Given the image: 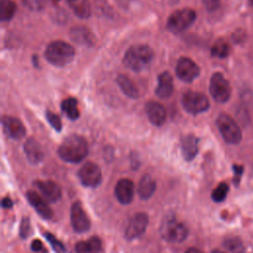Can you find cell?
Wrapping results in <instances>:
<instances>
[{
    "mask_svg": "<svg viewBox=\"0 0 253 253\" xmlns=\"http://www.w3.org/2000/svg\"><path fill=\"white\" fill-rule=\"evenodd\" d=\"M59 157L71 163H78L82 161L88 154L87 141L80 135H68L59 145L57 149Z\"/></svg>",
    "mask_w": 253,
    "mask_h": 253,
    "instance_id": "1",
    "label": "cell"
},
{
    "mask_svg": "<svg viewBox=\"0 0 253 253\" xmlns=\"http://www.w3.org/2000/svg\"><path fill=\"white\" fill-rule=\"evenodd\" d=\"M153 59L152 49L145 44L130 46L124 56V63L133 71H140L150 64Z\"/></svg>",
    "mask_w": 253,
    "mask_h": 253,
    "instance_id": "2",
    "label": "cell"
},
{
    "mask_svg": "<svg viewBox=\"0 0 253 253\" xmlns=\"http://www.w3.org/2000/svg\"><path fill=\"white\" fill-rule=\"evenodd\" d=\"M75 51L72 45L62 41L50 42L44 51L45 59L52 65L64 66L70 63L74 57Z\"/></svg>",
    "mask_w": 253,
    "mask_h": 253,
    "instance_id": "3",
    "label": "cell"
},
{
    "mask_svg": "<svg viewBox=\"0 0 253 253\" xmlns=\"http://www.w3.org/2000/svg\"><path fill=\"white\" fill-rule=\"evenodd\" d=\"M162 237L170 242H182L188 236V228L182 222L178 221L175 215L165 216L160 226Z\"/></svg>",
    "mask_w": 253,
    "mask_h": 253,
    "instance_id": "4",
    "label": "cell"
},
{
    "mask_svg": "<svg viewBox=\"0 0 253 253\" xmlns=\"http://www.w3.org/2000/svg\"><path fill=\"white\" fill-rule=\"evenodd\" d=\"M216 126L223 139L230 144H237L242 138V132L235 121L226 114H220L216 119Z\"/></svg>",
    "mask_w": 253,
    "mask_h": 253,
    "instance_id": "5",
    "label": "cell"
},
{
    "mask_svg": "<svg viewBox=\"0 0 253 253\" xmlns=\"http://www.w3.org/2000/svg\"><path fill=\"white\" fill-rule=\"evenodd\" d=\"M196 12L190 8H183L174 11L168 18L167 29L175 34H179L188 29L196 20Z\"/></svg>",
    "mask_w": 253,
    "mask_h": 253,
    "instance_id": "6",
    "label": "cell"
},
{
    "mask_svg": "<svg viewBox=\"0 0 253 253\" xmlns=\"http://www.w3.org/2000/svg\"><path fill=\"white\" fill-rule=\"evenodd\" d=\"M181 102L184 110L193 115L206 112L210 107L208 97L205 94L196 91H188L184 93Z\"/></svg>",
    "mask_w": 253,
    "mask_h": 253,
    "instance_id": "7",
    "label": "cell"
},
{
    "mask_svg": "<svg viewBox=\"0 0 253 253\" xmlns=\"http://www.w3.org/2000/svg\"><path fill=\"white\" fill-rule=\"evenodd\" d=\"M210 93L218 103H225L231 94V88L227 79L220 73L215 72L210 81Z\"/></svg>",
    "mask_w": 253,
    "mask_h": 253,
    "instance_id": "8",
    "label": "cell"
},
{
    "mask_svg": "<svg viewBox=\"0 0 253 253\" xmlns=\"http://www.w3.org/2000/svg\"><path fill=\"white\" fill-rule=\"evenodd\" d=\"M78 177L84 186L95 188L102 181V172L97 164L93 162H86L79 169Z\"/></svg>",
    "mask_w": 253,
    "mask_h": 253,
    "instance_id": "9",
    "label": "cell"
},
{
    "mask_svg": "<svg viewBox=\"0 0 253 253\" xmlns=\"http://www.w3.org/2000/svg\"><path fill=\"white\" fill-rule=\"evenodd\" d=\"M148 216L145 212L135 213L128 221V224L126 227L125 236L128 240L135 239L141 236L147 227Z\"/></svg>",
    "mask_w": 253,
    "mask_h": 253,
    "instance_id": "10",
    "label": "cell"
},
{
    "mask_svg": "<svg viewBox=\"0 0 253 253\" xmlns=\"http://www.w3.org/2000/svg\"><path fill=\"white\" fill-rule=\"evenodd\" d=\"M70 220L73 229L82 233L90 228V219L79 202L72 204L70 209Z\"/></svg>",
    "mask_w": 253,
    "mask_h": 253,
    "instance_id": "11",
    "label": "cell"
},
{
    "mask_svg": "<svg viewBox=\"0 0 253 253\" xmlns=\"http://www.w3.org/2000/svg\"><path fill=\"white\" fill-rule=\"evenodd\" d=\"M176 74L181 80L185 82H192L199 76L200 67L191 58L181 57L177 62Z\"/></svg>",
    "mask_w": 253,
    "mask_h": 253,
    "instance_id": "12",
    "label": "cell"
},
{
    "mask_svg": "<svg viewBox=\"0 0 253 253\" xmlns=\"http://www.w3.org/2000/svg\"><path fill=\"white\" fill-rule=\"evenodd\" d=\"M35 186L49 203H55L61 198V189L58 184L50 180H39L35 182Z\"/></svg>",
    "mask_w": 253,
    "mask_h": 253,
    "instance_id": "13",
    "label": "cell"
},
{
    "mask_svg": "<svg viewBox=\"0 0 253 253\" xmlns=\"http://www.w3.org/2000/svg\"><path fill=\"white\" fill-rule=\"evenodd\" d=\"M27 199L31 206L35 209V211L42 217L45 219H50L53 215L52 210L50 207L47 205L46 200L42 198L37 192L35 191H28L27 192Z\"/></svg>",
    "mask_w": 253,
    "mask_h": 253,
    "instance_id": "14",
    "label": "cell"
},
{
    "mask_svg": "<svg viewBox=\"0 0 253 253\" xmlns=\"http://www.w3.org/2000/svg\"><path fill=\"white\" fill-rule=\"evenodd\" d=\"M115 195L117 200L123 204V205H127L129 204L134 195V186L131 180L123 178L118 181L116 188H115Z\"/></svg>",
    "mask_w": 253,
    "mask_h": 253,
    "instance_id": "15",
    "label": "cell"
},
{
    "mask_svg": "<svg viewBox=\"0 0 253 253\" xmlns=\"http://www.w3.org/2000/svg\"><path fill=\"white\" fill-rule=\"evenodd\" d=\"M2 125L7 135L13 139H21L26 133L24 125L17 118L4 116L2 118Z\"/></svg>",
    "mask_w": 253,
    "mask_h": 253,
    "instance_id": "16",
    "label": "cell"
},
{
    "mask_svg": "<svg viewBox=\"0 0 253 253\" xmlns=\"http://www.w3.org/2000/svg\"><path fill=\"white\" fill-rule=\"evenodd\" d=\"M145 112L148 120L155 126H161L166 120V111L164 107L154 101H150L145 105Z\"/></svg>",
    "mask_w": 253,
    "mask_h": 253,
    "instance_id": "17",
    "label": "cell"
},
{
    "mask_svg": "<svg viewBox=\"0 0 253 253\" xmlns=\"http://www.w3.org/2000/svg\"><path fill=\"white\" fill-rule=\"evenodd\" d=\"M174 90L173 78L168 71H164L158 76V85L155 89V94L159 98H168L172 95Z\"/></svg>",
    "mask_w": 253,
    "mask_h": 253,
    "instance_id": "18",
    "label": "cell"
},
{
    "mask_svg": "<svg viewBox=\"0 0 253 253\" xmlns=\"http://www.w3.org/2000/svg\"><path fill=\"white\" fill-rule=\"evenodd\" d=\"M198 138L194 134L190 133L184 135L181 138V151L182 155L187 161H191L198 153Z\"/></svg>",
    "mask_w": 253,
    "mask_h": 253,
    "instance_id": "19",
    "label": "cell"
},
{
    "mask_svg": "<svg viewBox=\"0 0 253 253\" xmlns=\"http://www.w3.org/2000/svg\"><path fill=\"white\" fill-rule=\"evenodd\" d=\"M24 150H25V153L27 155V158L33 164H37L42 159L43 153H42V150L41 148V145L34 138H29L25 142Z\"/></svg>",
    "mask_w": 253,
    "mask_h": 253,
    "instance_id": "20",
    "label": "cell"
},
{
    "mask_svg": "<svg viewBox=\"0 0 253 253\" xmlns=\"http://www.w3.org/2000/svg\"><path fill=\"white\" fill-rule=\"evenodd\" d=\"M71 39L80 44L84 45H94L95 38L93 34L85 27H75L70 31Z\"/></svg>",
    "mask_w": 253,
    "mask_h": 253,
    "instance_id": "21",
    "label": "cell"
},
{
    "mask_svg": "<svg viewBox=\"0 0 253 253\" xmlns=\"http://www.w3.org/2000/svg\"><path fill=\"white\" fill-rule=\"evenodd\" d=\"M156 182L154 178L148 174L141 177L138 183V194L143 200L149 199L155 192Z\"/></svg>",
    "mask_w": 253,
    "mask_h": 253,
    "instance_id": "22",
    "label": "cell"
},
{
    "mask_svg": "<svg viewBox=\"0 0 253 253\" xmlns=\"http://www.w3.org/2000/svg\"><path fill=\"white\" fill-rule=\"evenodd\" d=\"M117 83L119 85V87L121 88V90L128 97L130 98H137L138 97V90L136 88V86L134 85L133 81L131 79H129L127 76L121 74L117 77Z\"/></svg>",
    "mask_w": 253,
    "mask_h": 253,
    "instance_id": "23",
    "label": "cell"
},
{
    "mask_svg": "<svg viewBox=\"0 0 253 253\" xmlns=\"http://www.w3.org/2000/svg\"><path fill=\"white\" fill-rule=\"evenodd\" d=\"M78 102L75 98H67L61 102V110L70 120L79 118V110L77 108Z\"/></svg>",
    "mask_w": 253,
    "mask_h": 253,
    "instance_id": "24",
    "label": "cell"
},
{
    "mask_svg": "<svg viewBox=\"0 0 253 253\" xmlns=\"http://www.w3.org/2000/svg\"><path fill=\"white\" fill-rule=\"evenodd\" d=\"M17 10L16 3L13 0H1L0 18L2 21H9L13 18Z\"/></svg>",
    "mask_w": 253,
    "mask_h": 253,
    "instance_id": "25",
    "label": "cell"
},
{
    "mask_svg": "<svg viewBox=\"0 0 253 253\" xmlns=\"http://www.w3.org/2000/svg\"><path fill=\"white\" fill-rule=\"evenodd\" d=\"M230 52L229 44L222 39L217 40L211 47V55L218 58H225Z\"/></svg>",
    "mask_w": 253,
    "mask_h": 253,
    "instance_id": "26",
    "label": "cell"
},
{
    "mask_svg": "<svg viewBox=\"0 0 253 253\" xmlns=\"http://www.w3.org/2000/svg\"><path fill=\"white\" fill-rule=\"evenodd\" d=\"M223 244L230 253H243V245L238 237H229L224 240Z\"/></svg>",
    "mask_w": 253,
    "mask_h": 253,
    "instance_id": "27",
    "label": "cell"
},
{
    "mask_svg": "<svg viewBox=\"0 0 253 253\" xmlns=\"http://www.w3.org/2000/svg\"><path fill=\"white\" fill-rule=\"evenodd\" d=\"M228 193V185L226 183L218 184L211 193V199L214 202H222Z\"/></svg>",
    "mask_w": 253,
    "mask_h": 253,
    "instance_id": "28",
    "label": "cell"
},
{
    "mask_svg": "<svg viewBox=\"0 0 253 253\" xmlns=\"http://www.w3.org/2000/svg\"><path fill=\"white\" fill-rule=\"evenodd\" d=\"M45 118H46L47 122L49 123V125H50L55 130H57V131H60V130H61V127H62V126H61V121H60V118H59L56 114L52 113L51 111H46V112H45Z\"/></svg>",
    "mask_w": 253,
    "mask_h": 253,
    "instance_id": "29",
    "label": "cell"
},
{
    "mask_svg": "<svg viewBox=\"0 0 253 253\" xmlns=\"http://www.w3.org/2000/svg\"><path fill=\"white\" fill-rule=\"evenodd\" d=\"M89 253H100L102 250V241L98 236H92L87 240Z\"/></svg>",
    "mask_w": 253,
    "mask_h": 253,
    "instance_id": "30",
    "label": "cell"
},
{
    "mask_svg": "<svg viewBox=\"0 0 253 253\" xmlns=\"http://www.w3.org/2000/svg\"><path fill=\"white\" fill-rule=\"evenodd\" d=\"M44 237L46 238V240L50 243L51 247H52L56 252H58V253L64 252V250H65L64 245H63L55 236H53V235H52L51 233H49V232H45V233H44Z\"/></svg>",
    "mask_w": 253,
    "mask_h": 253,
    "instance_id": "31",
    "label": "cell"
},
{
    "mask_svg": "<svg viewBox=\"0 0 253 253\" xmlns=\"http://www.w3.org/2000/svg\"><path fill=\"white\" fill-rule=\"evenodd\" d=\"M31 233V224L28 217H23L20 224V235L22 238L29 237Z\"/></svg>",
    "mask_w": 253,
    "mask_h": 253,
    "instance_id": "32",
    "label": "cell"
},
{
    "mask_svg": "<svg viewBox=\"0 0 253 253\" xmlns=\"http://www.w3.org/2000/svg\"><path fill=\"white\" fill-rule=\"evenodd\" d=\"M74 11H75L76 15H78L79 17H88L90 14L89 5H88V3H85V2H82L79 5H77L74 8Z\"/></svg>",
    "mask_w": 253,
    "mask_h": 253,
    "instance_id": "33",
    "label": "cell"
},
{
    "mask_svg": "<svg viewBox=\"0 0 253 253\" xmlns=\"http://www.w3.org/2000/svg\"><path fill=\"white\" fill-rule=\"evenodd\" d=\"M220 0H203V3L208 11L212 12L215 11L219 6Z\"/></svg>",
    "mask_w": 253,
    "mask_h": 253,
    "instance_id": "34",
    "label": "cell"
},
{
    "mask_svg": "<svg viewBox=\"0 0 253 253\" xmlns=\"http://www.w3.org/2000/svg\"><path fill=\"white\" fill-rule=\"evenodd\" d=\"M75 252L76 253H89L87 241H79L75 245Z\"/></svg>",
    "mask_w": 253,
    "mask_h": 253,
    "instance_id": "35",
    "label": "cell"
},
{
    "mask_svg": "<svg viewBox=\"0 0 253 253\" xmlns=\"http://www.w3.org/2000/svg\"><path fill=\"white\" fill-rule=\"evenodd\" d=\"M31 249L35 252H39L42 249V242L40 239H34L31 243Z\"/></svg>",
    "mask_w": 253,
    "mask_h": 253,
    "instance_id": "36",
    "label": "cell"
},
{
    "mask_svg": "<svg viewBox=\"0 0 253 253\" xmlns=\"http://www.w3.org/2000/svg\"><path fill=\"white\" fill-rule=\"evenodd\" d=\"M233 171H234V174H235V177H234V181L235 183H238L241 175H242V166L240 165H234L233 166Z\"/></svg>",
    "mask_w": 253,
    "mask_h": 253,
    "instance_id": "37",
    "label": "cell"
},
{
    "mask_svg": "<svg viewBox=\"0 0 253 253\" xmlns=\"http://www.w3.org/2000/svg\"><path fill=\"white\" fill-rule=\"evenodd\" d=\"M12 206H13V202H12V200H11L10 198L6 197V198H4V199L2 200V207H3V208H5V209H10V208H12Z\"/></svg>",
    "mask_w": 253,
    "mask_h": 253,
    "instance_id": "38",
    "label": "cell"
},
{
    "mask_svg": "<svg viewBox=\"0 0 253 253\" xmlns=\"http://www.w3.org/2000/svg\"><path fill=\"white\" fill-rule=\"evenodd\" d=\"M185 253H203L201 250H199V249H197V248H194V247H192V248H189V249H187L186 251H185Z\"/></svg>",
    "mask_w": 253,
    "mask_h": 253,
    "instance_id": "39",
    "label": "cell"
},
{
    "mask_svg": "<svg viewBox=\"0 0 253 253\" xmlns=\"http://www.w3.org/2000/svg\"><path fill=\"white\" fill-rule=\"evenodd\" d=\"M211 253H225V252H223V251H220V250H217V249H215V250H213Z\"/></svg>",
    "mask_w": 253,
    "mask_h": 253,
    "instance_id": "40",
    "label": "cell"
},
{
    "mask_svg": "<svg viewBox=\"0 0 253 253\" xmlns=\"http://www.w3.org/2000/svg\"><path fill=\"white\" fill-rule=\"evenodd\" d=\"M67 1H68V2H70V3H71V2H73V1H76V0H67Z\"/></svg>",
    "mask_w": 253,
    "mask_h": 253,
    "instance_id": "41",
    "label": "cell"
},
{
    "mask_svg": "<svg viewBox=\"0 0 253 253\" xmlns=\"http://www.w3.org/2000/svg\"><path fill=\"white\" fill-rule=\"evenodd\" d=\"M250 3H251V5L253 6V0H250Z\"/></svg>",
    "mask_w": 253,
    "mask_h": 253,
    "instance_id": "42",
    "label": "cell"
}]
</instances>
